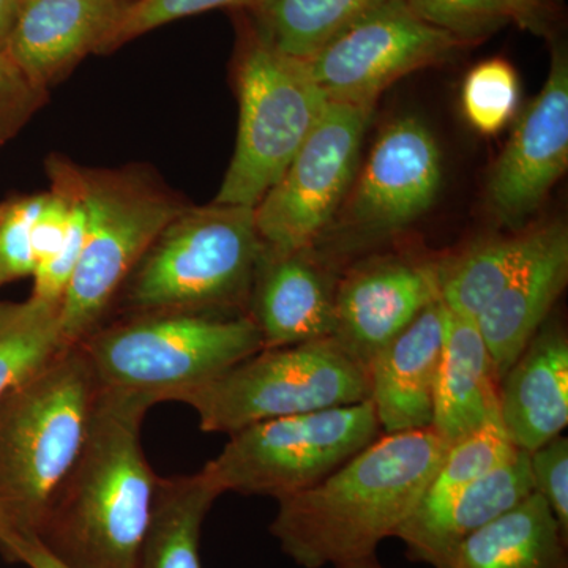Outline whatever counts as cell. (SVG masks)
<instances>
[{
	"instance_id": "36",
	"label": "cell",
	"mask_w": 568,
	"mask_h": 568,
	"mask_svg": "<svg viewBox=\"0 0 568 568\" xmlns=\"http://www.w3.org/2000/svg\"><path fill=\"white\" fill-rule=\"evenodd\" d=\"M0 549L7 558L29 568H69L52 558L36 537H0Z\"/></svg>"
},
{
	"instance_id": "7",
	"label": "cell",
	"mask_w": 568,
	"mask_h": 568,
	"mask_svg": "<svg viewBox=\"0 0 568 568\" xmlns=\"http://www.w3.org/2000/svg\"><path fill=\"white\" fill-rule=\"evenodd\" d=\"M369 399L368 369L332 336L261 349L175 402L192 407L205 433L233 435L272 418Z\"/></svg>"
},
{
	"instance_id": "14",
	"label": "cell",
	"mask_w": 568,
	"mask_h": 568,
	"mask_svg": "<svg viewBox=\"0 0 568 568\" xmlns=\"http://www.w3.org/2000/svg\"><path fill=\"white\" fill-rule=\"evenodd\" d=\"M436 301L435 261L366 257L339 274L332 338L368 369L373 357Z\"/></svg>"
},
{
	"instance_id": "27",
	"label": "cell",
	"mask_w": 568,
	"mask_h": 568,
	"mask_svg": "<svg viewBox=\"0 0 568 568\" xmlns=\"http://www.w3.org/2000/svg\"><path fill=\"white\" fill-rule=\"evenodd\" d=\"M518 450L508 439L500 420L488 422L477 432L448 446L446 457L414 511L433 510L440 506L448 497L457 495L459 489L514 458Z\"/></svg>"
},
{
	"instance_id": "13",
	"label": "cell",
	"mask_w": 568,
	"mask_h": 568,
	"mask_svg": "<svg viewBox=\"0 0 568 568\" xmlns=\"http://www.w3.org/2000/svg\"><path fill=\"white\" fill-rule=\"evenodd\" d=\"M567 168L568 55L566 44L555 41L547 81L519 115L489 174V209L515 233L525 230Z\"/></svg>"
},
{
	"instance_id": "10",
	"label": "cell",
	"mask_w": 568,
	"mask_h": 568,
	"mask_svg": "<svg viewBox=\"0 0 568 568\" xmlns=\"http://www.w3.org/2000/svg\"><path fill=\"white\" fill-rule=\"evenodd\" d=\"M440 181L443 160L428 126L410 115L396 119L377 136L338 222L313 250L338 268L416 223L435 204Z\"/></svg>"
},
{
	"instance_id": "30",
	"label": "cell",
	"mask_w": 568,
	"mask_h": 568,
	"mask_svg": "<svg viewBox=\"0 0 568 568\" xmlns=\"http://www.w3.org/2000/svg\"><path fill=\"white\" fill-rule=\"evenodd\" d=\"M261 0H130L97 54L119 50L153 29L216 9L253 10Z\"/></svg>"
},
{
	"instance_id": "28",
	"label": "cell",
	"mask_w": 568,
	"mask_h": 568,
	"mask_svg": "<svg viewBox=\"0 0 568 568\" xmlns=\"http://www.w3.org/2000/svg\"><path fill=\"white\" fill-rule=\"evenodd\" d=\"M517 71L504 59H488L467 73L462 103L467 121L481 134L499 133L518 108Z\"/></svg>"
},
{
	"instance_id": "17",
	"label": "cell",
	"mask_w": 568,
	"mask_h": 568,
	"mask_svg": "<svg viewBox=\"0 0 568 568\" xmlns=\"http://www.w3.org/2000/svg\"><path fill=\"white\" fill-rule=\"evenodd\" d=\"M444 334L446 308L436 301L369 362V399L384 432L432 426Z\"/></svg>"
},
{
	"instance_id": "38",
	"label": "cell",
	"mask_w": 568,
	"mask_h": 568,
	"mask_svg": "<svg viewBox=\"0 0 568 568\" xmlns=\"http://www.w3.org/2000/svg\"><path fill=\"white\" fill-rule=\"evenodd\" d=\"M335 568H386L377 560L376 555L366 556V558L351 560Z\"/></svg>"
},
{
	"instance_id": "21",
	"label": "cell",
	"mask_w": 568,
	"mask_h": 568,
	"mask_svg": "<svg viewBox=\"0 0 568 568\" xmlns=\"http://www.w3.org/2000/svg\"><path fill=\"white\" fill-rule=\"evenodd\" d=\"M491 420H499V377L491 355L476 321L446 308V334L429 428L450 446Z\"/></svg>"
},
{
	"instance_id": "19",
	"label": "cell",
	"mask_w": 568,
	"mask_h": 568,
	"mask_svg": "<svg viewBox=\"0 0 568 568\" xmlns=\"http://www.w3.org/2000/svg\"><path fill=\"white\" fill-rule=\"evenodd\" d=\"M567 283V226L551 223L532 260L476 320L499 381L551 315Z\"/></svg>"
},
{
	"instance_id": "16",
	"label": "cell",
	"mask_w": 568,
	"mask_h": 568,
	"mask_svg": "<svg viewBox=\"0 0 568 568\" xmlns=\"http://www.w3.org/2000/svg\"><path fill=\"white\" fill-rule=\"evenodd\" d=\"M130 0H24L7 54L37 85L50 91L97 54Z\"/></svg>"
},
{
	"instance_id": "32",
	"label": "cell",
	"mask_w": 568,
	"mask_h": 568,
	"mask_svg": "<svg viewBox=\"0 0 568 568\" xmlns=\"http://www.w3.org/2000/svg\"><path fill=\"white\" fill-rule=\"evenodd\" d=\"M74 203L73 220H71L70 233L61 252L52 256L47 263L39 265L33 272L32 297L48 302V304L61 305L67 287L73 278L85 237H88L89 212L85 204L84 190H82L81 166L74 164Z\"/></svg>"
},
{
	"instance_id": "12",
	"label": "cell",
	"mask_w": 568,
	"mask_h": 568,
	"mask_svg": "<svg viewBox=\"0 0 568 568\" xmlns=\"http://www.w3.org/2000/svg\"><path fill=\"white\" fill-rule=\"evenodd\" d=\"M466 44L417 17L405 0H383L308 59L328 102L375 108L406 74L447 62Z\"/></svg>"
},
{
	"instance_id": "4",
	"label": "cell",
	"mask_w": 568,
	"mask_h": 568,
	"mask_svg": "<svg viewBox=\"0 0 568 568\" xmlns=\"http://www.w3.org/2000/svg\"><path fill=\"white\" fill-rule=\"evenodd\" d=\"M261 252L254 209L186 204L142 254L112 310L119 317L159 312L246 315Z\"/></svg>"
},
{
	"instance_id": "34",
	"label": "cell",
	"mask_w": 568,
	"mask_h": 568,
	"mask_svg": "<svg viewBox=\"0 0 568 568\" xmlns=\"http://www.w3.org/2000/svg\"><path fill=\"white\" fill-rule=\"evenodd\" d=\"M534 491L544 497L564 536L568 537V439L558 436L529 452Z\"/></svg>"
},
{
	"instance_id": "18",
	"label": "cell",
	"mask_w": 568,
	"mask_h": 568,
	"mask_svg": "<svg viewBox=\"0 0 568 568\" xmlns=\"http://www.w3.org/2000/svg\"><path fill=\"white\" fill-rule=\"evenodd\" d=\"M499 420L519 450L534 452L568 424V336L545 321L499 381Z\"/></svg>"
},
{
	"instance_id": "5",
	"label": "cell",
	"mask_w": 568,
	"mask_h": 568,
	"mask_svg": "<svg viewBox=\"0 0 568 568\" xmlns=\"http://www.w3.org/2000/svg\"><path fill=\"white\" fill-rule=\"evenodd\" d=\"M100 388L155 405L211 383L264 349L248 315L159 312L115 317L81 345Z\"/></svg>"
},
{
	"instance_id": "22",
	"label": "cell",
	"mask_w": 568,
	"mask_h": 568,
	"mask_svg": "<svg viewBox=\"0 0 568 568\" xmlns=\"http://www.w3.org/2000/svg\"><path fill=\"white\" fill-rule=\"evenodd\" d=\"M568 537L534 491L470 534L436 568H568Z\"/></svg>"
},
{
	"instance_id": "24",
	"label": "cell",
	"mask_w": 568,
	"mask_h": 568,
	"mask_svg": "<svg viewBox=\"0 0 568 568\" xmlns=\"http://www.w3.org/2000/svg\"><path fill=\"white\" fill-rule=\"evenodd\" d=\"M222 495L203 470L159 477L136 568H201V528Z\"/></svg>"
},
{
	"instance_id": "20",
	"label": "cell",
	"mask_w": 568,
	"mask_h": 568,
	"mask_svg": "<svg viewBox=\"0 0 568 568\" xmlns=\"http://www.w3.org/2000/svg\"><path fill=\"white\" fill-rule=\"evenodd\" d=\"M529 452L518 450L491 473L459 489L433 510L414 511L396 532L407 558L433 568L476 530L532 495Z\"/></svg>"
},
{
	"instance_id": "35",
	"label": "cell",
	"mask_w": 568,
	"mask_h": 568,
	"mask_svg": "<svg viewBox=\"0 0 568 568\" xmlns=\"http://www.w3.org/2000/svg\"><path fill=\"white\" fill-rule=\"evenodd\" d=\"M514 24L534 36L549 37L560 14V0H504Z\"/></svg>"
},
{
	"instance_id": "9",
	"label": "cell",
	"mask_w": 568,
	"mask_h": 568,
	"mask_svg": "<svg viewBox=\"0 0 568 568\" xmlns=\"http://www.w3.org/2000/svg\"><path fill=\"white\" fill-rule=\"evenodd\" d=\"M372 399L239 429L203 473L223 493L276 500L315 487L379 436Z\"/></svg>"
},
{
	"instance_id": "26",
	"label": "cell",
	"mask_w": 568,
	"mask_h": 568,
	"mask_svg": "<svg viewBox=\"0 0 568 568\" xmlns=\"http://www.w3.org/2000/svg\"><path fill=\"white\" fill-rule=\"evenodd\" d=\"M62 349L61 305L0 301V396Z\"/></svg>"
},
{
	"instance_id": "8",
	"label": "cell",
	"mask_w": 568,
	"mask_h": 568,
	"mask_svg": "<svg viewBox=\"0 0 568 568\" xmlns=\"http://www.w3.org/2000/svg\"><path fill=\"white\" fill-rule=\"evenodd\" d=\"M239 130L213 203L256 207L282 179L328 102L305 61L272 50L250 28L235 67Z\"/></svg>"
},
{
	"instance_id": "3",
	"label": "cell",
	"mask_w": 568,
	"mask_h": 568,
	"mask_svg": "<svg viewBox=\"0 0 568 568\" xmlns=\"http://www.w3.org/2000/svg\"><path fill=\"white\" fill-rule=\"evenodd\" d=\"M99 395L74 346L0 396V537H37L80 457Z\"/></svg>"
},
{
	"instance_id": "15",
	"label": "cell",
	"mask_w": 568,
	"mask_h": 568,
	"mask_svg": "<svg viewBox=\"0 0 568 568\" xmlns=\"http://www.w3.org/2000/svg\"><path fill=\"white\" fill-rule=\"evenodd\" d=\"M338 278V268L313 248L274 252L263 244L246 315L256 324L264 349L332 336Z\"/></svg>"
},
{
	"instance_id": "6",
	"label": "cell",
	"mask_w": 568,
	"mask_h": 568,
	"mask_svg": "<svg viewBox=\"0 0 568 568\" xmlns=\"http://www.w3.org/2000/svg\"><path fill=\"white\" fill-rule=\"evenodd\" d=\"M81 179L89 227L80 263L61 304L65 349L81 345L106 323L115 297L142 254L186 205L141 166H81Z\"/></svg>"
},
{
	"instance_id": "11",
	"label": "cell",
	"mask_w": 568,
	"mask_h": 568,
	"mask_svg": "<svg viewBox=\"0 0 568 568\" xmlns=\"http://www.w3.org/2000/svg\"><path fill=\"white\" fill-rule=\"evenodd\" d=\"M375 108L331 102L282 179L254 207L265 248H313L335 222L353 186Z\"/></svg>"
},
{
	"instance_id": "29",
	"label": "cell",
	"mask_w": 568,
	"mask_h": 568,
	"mask_svg": "<svg viewBox=\"0 0 568 568\" xmlns=\"http://www.w3.org/2000/svg\"><path fill=\"white\" fill-rule=\"evenodd\" d=\"M428 24L450 33L466 47L487 40L511 24L504 0H405Z\"/></svg>"
},
{
	"instance_id": "2",
	"label": "cell",
	"mask_w": 568,
	"mask_h": 568,
	"mask_svg": "<svg viewBox=\"0 0 568 568\" xmlns=\"http://www.w3.org/2000/svg\"><path fill=\"white\" fill-rule=\"evenodd\" d=\"M155 406L100 388L80 457L52 500L37 540L69 568H136L159 476L142 447Z\"/></svg>"
},
{
	"instance_id": "37",
	"label": "cell",
	"mask_w": 568,
	"mask_h": 568,
	"mask_svg": "<svg viewBox=\"0 0 568 568\" xmlns=\"http://www.w3.org/2000/svg\"><path fill=\"white\" fill-rule=\"evenodd\" d=\"M22 3L24 0H0V50L6 48Z\"/></svg>"
},
{
	"instance_id": "33",
	"label": "cell",
	"mask_w": 568,
	"mask_h": 568,
	"mask_svg": "<svg viewBox=\"0 0 568 568\" xmlns=\"http://www.w3.org/2000/svg\"><path fill=\"white\" fill-rule=\"evenodd\" d=\"M47 102V89L37 85L6 50H0V148L14 140Z\"/></svg>"
},
{
	"instance_id": "1",
	"label": "cell",
	"mask_w": 568,
	"mask_h": 568,
	"mask_svg": "<svg viewBox=\"0 0 568 568\" xmlns=\"http://www.w3.org/2000/svg\"><path fill=\"white\" fill-rule=\"evenodd\" d=\"M447 448L432 428L377 436L315 487L278 499L272 537L304 568L376 555L414 514Z\"/></svg>"
},
{
	"instance_id": "31",
	"label": "cell",
	"mask_w": 568,
	"mask_h": 568,
	"mask_svg": "<svg viewBox=\"0 0 568 568\" xmlns=\"http://www.w3.org/2000/svg\"><path fill=\"white\" fill-rule=\"evenodd\" d=\"M44 193L0 201V286L36 271V223Z\"/></svg>"
},
{
	"instance_id": "25",
	"label": "cell",
	"mask_w": 568,
	"mask_h": 568,
	"mask_svg": "<svg viewBox=\"0 0 568 568\" xmlns=\"http://www.w3.org/2000/svg\"><path fill=\"white\" fill-rule=\"evenodd\" d=\"M383 0H261L253 32L272 50L308 61L324 44Z\"/></svg>"
},
{
	"instance_id": "23",
	"label": "cell",
	"mask_w": 568,
	"mask_h": 568,
	"mask_svg": "<svg viewBox=\"0 0 568 568\" xmlns=\"http://www.w3.org/2000/svg\"><path fill=\"white\" fill-rule=\"evenodd\" d=\"M547 226L474 242L435 261L437 298L454 315L476 321L544 244Z\"/></svg>"
}]
</instances>
